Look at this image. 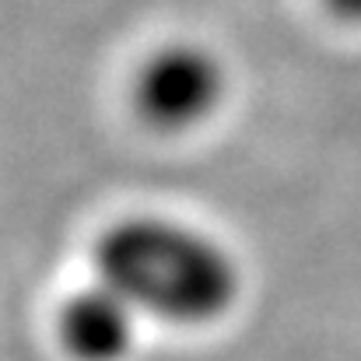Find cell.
<instances>
[{"mask_svg": "<svg viewBox=\"0 0 361 361\" xmlns=\"http://www.w3.org/2000/svg\"><path fill=\"white\" fill-rule=\"evenodd\" d=\"M228 74L214 49L200 42H165L133 74V109L158 133H186L225 102Z\"/></svg>", "mask_w": 361, "mask_h": 361, "instance_id": "2", "label": "cell"}, {"mask_svg": "<svg viewBox=\"0 0 361 361\" xmlns=\"http://www.w3.org/2000/svg\"><path fill=\"white\" fill-rule=\"evenodd\" d=\"M92 259L99 281L140 316L176 326L221 319L242 288L239 263L221 242L161 214L120 218L99 235Z\"/></svg>", "mask_w": 361, "mask_h": 361, "instance_id": "1", "label": "cell"}, {"mask_svg": "<svg viewBox=\"0 0 361 361\" xmlns=\"http://www.w3.org/2000/svg\"><path fill=\"white\" fill-rule=\"evenodd\" d=\"M326 7H330L341 21L361 25V0H326Z\"/></svg>", "mask_w": 361, "mask_h": 361, "instance_id": "4", "label": "cell"}, {"mask_svg": "<svg viewBox=\"0 0 361 361\" xmlns=\"http://www.w3.org/2000/svg\"><path fill=\"white\" fill-rule=\"evenodd\" d=\"M137 316L120 291L95 281L63 305L60 341L78 361H120L133 344Z\"/></svg>", "mask_w": 361, "mask_h": 361, "instance_id": "3", "label": "cell"}]
</instances>
